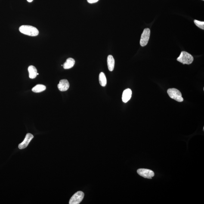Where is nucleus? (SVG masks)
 I'll use <instances>...</instances> for the list:
<instances>
[{
	"instance_id": "12",
	"label": "nucleus",
	"mask_w": 204,
	"mask_h": 204,
	"mask_svg": "<svg viewBox=\"0 0 204 204\" xmlns=\"http://www.w3.org/2000/svg\"><path fill=\"white\" fill-rule=\"evenodd\" d=\"M29 73V77L30 79H34L37 75V70L36 68L33 66H29L28 68Z\"/></svg>"
},
{
	"instance_id": "6",
	"label": "nucleus",
	"mask_w": 204,
	"mask_h": 204,
	"mask_svg": "<svg viewBox=\"0 0 204 204\" xmlns=\"http://www.w3.org/2000/svg\"><path fill=\"white\" fill-rule=\"evenodd\" d=\"M137 172L141 176L148 179H152L155 175L154 172L152 170L145 168H140L137 170Z\"/></svg>"
},
{
	"instance_id": "4",
	"label": "nucleus",
	"mask_w": 204,
	"mask_h": 204,
	"mask_svg": "<svg viewBox=\"0 0 204 204\" xmlns=\"http://www.w3.org/2000/svg\"><path fill=\"white\" fill-rule=\"evenodd\" d=\"M150 29L148 28L144 29L142 34L140 44L142 47L145 46L147 45L150 38Z\"/></svg>"
},
{
	"instance_id": "2",
	"label": "nucleus",
	"mask_w": 204,
	"mask_h": 204,
	"mask_svg": "<svg viewBox=\"0 0 204 204\" xmlns=\"http://www.w3.org/2000/svg\"><path fill=\"white\" fill-rule=\"evenodd\" d=\"M178 61L183 64H190L193 63V57L191 54L185 51H182L179 57L177 59Z\"/></svg>"
},
{
	"instance_id": "18",
	"label": "nucleus",
	"mask_w": 204,
	"mask_h": 204,
	"mask_svg": "<svg viewBox=\"0 0 204 204\" xmlns=\"http://www.w3.org/2000/svg\"><path fill=\"white\" fill-rule=\"evenodd\" d=\"M202 1H204V0H202Z\"/></svg>"
},
{
	"instance_id": "1",
	"label": "nucleus",
	"mask_w": 204,
	"mask_h": 204,
	"mask_svg": "<svg viewBox=\"0 0 204 204\" xmlns=\"http://www.w3.org/2000/svg\"><path fill=\"white\" fill-rule=\"evenodd\" d=\"M19 30L21 33L28 36H38L39 32L36 28L29 25H23L19 28Z\"/></svg>"
},
{
	"instance_id": "15",
	"label": "nucleus",
	"mask_w": 204,
	"mask_h": 204,
	"mask_svg": "<svg viewBox=\"0 0 204 204\" xmlns=\"http://www.w3.org/2000/svg\"><path fill=\"white\" fill-rule=\"evenodd\" d=\"M194 23L198 27L200 28L201 29H204V22L199 21L196 20H194Z\"/></svg>"
},
{
	"instance_id": "9",
	"label": "nucleus",
	"mask_w": 204,
	"mask_h": 204,
	"mask_svg": "<svg viewBox=\"0 0 204 204\" xmlns=\"http://www.w3.org/2000/svg\"><path fill=\"white\" fill-rule=\"evenodd\" d=\"M132 91L129 88L125 89L122 95V100L124 103H126L131 99Z\"/></svg>"
},
{
	"instance_id": "7",
	"label": "nucleus",
	"mask_w": 204,
	"mask_h": 204,
	"mask_svg": "<svg viewBox=\"0 0 204 204\" xmlns=\"http://www.w3.org/2000/svg\"><path fill=\"white\" fill-rule=\"evenodd\" d=\"M33 137V135L30 133H28L26 134L24 140L21 143L19 144V148L20 149H23L27 147Z\"/></svg>"
},
{
	"instance_id": "5",
	"label": "nucleus",
	"mask_w": 204,
	"mask_h": 204,
	"mask_svg": "<svg viewBox=\"0 0 204 204\" xmlns=\"http://www.w3.org/2000/svg\"><path fill=\"white\" fill-rule=\"evenodd\" d=\"M84 193L79 191L75 193L71 198L69 203L70 204H79L81 202L84 197Z\"/></svg>"
},
{
	"instance_id": "13",
	"label": "nucleus",
	"mask_w": 204,
	"mask_h": 204,
	"mask_svg": "<svg viewBox=\"0 0 204 204\" xmlns=\"http://www.w3.org/2000/svg\"><path fill=\"white\" fill-rule=\"evenodd\" d=\"M46 87L42 84H38L34 87L32 89L33 92L35 93H39L45 91L46 89Z\"/></svg>"
},
{
	"instance_id": "8",
	"label": "nucleus",
	"mask_w": 204,
	"mask_h": 204,
	"mask_svg": "<svg viewBox=\"0 0 204 204\" xmlns=\"http://www.w3.org/2000/svg\"><path fill=\"white\" fill-rule=\"evenodd\" d=\"M69 86H70V84H69V81L66 79L61 80L57 85L59 90L61 91H67L69 89Z\"/></svg>"
},
{
	"instance_id": "11",
	"label": "nucleus",
	"mask_w": 204,
	"mask_h": 204,
	"mask_svg": "<svg viewBox=\"0 0 204 204\" xmlns=\"http://www.w3.org/2000/svg\"><path fill=\"white\" fill-rule=\"evenodd\" d=\"M75 60L72 58H69L63 65V67L65 69H71L73 67L75 64Z\"/></svg>"
},
{
	"instance_id": "14",
	"label": "nucleus",
	"mask_w": 204,
	"mask_h": 204,
	"mask_svg": "<svg viewBox=\"0 0 204 204\" xmlns=\"http://www.w3.org/2000/svg\"><path fill=\"white\" fill-rule=\"evenodd\" d=\"M99 81L100 85L102 86L105 87L107 84V79H106L105 75L103 72H101L99 75Z\"/></svg>"
},
{
	"instance_id": "3",
	"label": "nucleus",
	"mask_w": 204,
	"mask_h": 204,
	"mask_svg": "<svg viewBox=\"0 0 204 204\" xmlns=\"http://www.w3.org/2000/svg\"><path fill=\"white\" fill-rule=\"evenodd\" d=\"M167 93L170 97L177 101L181 102L184 100L181 92L176 88H169L167 91Z\"/></svg>"
},
{
	"instance_id": "16",
	"label": "nucleus",
	"mask_w": 204,
	"mask_h": 204,
	"mask_svg": "<svg viewBox=\"0 0 204 204\" xmlns=\"http://www.w3.org/2000/svg\"><path fill=\"white\" fill-rule=\"evenodd\" d=\"M99 0H87L88 2L90 4L95 3L97 2Z\"/></svg>"
},
{
	"instance_id": "10",
	"label": "nucleus",
	"mask_w": 204,
	"mask_h": 204,
	"mask_svg": "<svg viewBox=\"0 0 204 204\" xmlns=\"http://www.w3.org/2000/svg\"><path fill=\"white\" fill-rule=\"evenodd\" d=\"M115 60L113 56L109 55L108 56L107 59V63L108 68L110 71H112L113 70L115 66Z\"/></svg>"
},
{
	"instance_id": "17",
	"label": "nucleus",
	"mask_w": 204,
	"mask_h": 204,
	"mask_svg": "<svg viewBox=\"0 0 204 204\" xmlns=\"http://www.w3.org/2000/svg\"><path fill=\"white\" fill-rule=\"evenodd\" d=\"M28 2H32L33 0H27Z\"/></svg>"
}]
</instances>
